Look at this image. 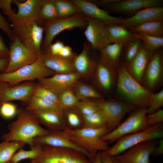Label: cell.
I'll list each match as a JSON object with an SVG mask.
<instances>
[{
    "mask_svg": "<svg viewBox=\"0 0 163 163\" xmlns=\"http://www.w3.org/2000/svg\"><path fill=\"white\" fill-rule=\"evenodd\" d=\"M39 15L40 19L44 24L59 18L54 0H43Z\"/></svg>",
    "mask_w": 163,
    "mask_h": 163,
    "instance_id": "35",
    "label": "cell"
},
{
    "mask_svg": "<svg viewBox=\"0 0 163 163\" xmlns=\"http://www.w3.org/2000/svg\"><path fill=\"white\" fill-rule=\"evenodd\" d=\"M59 107L63 110L75 106L79 101L72 88L67 90L58 96Z\"/></svg>",
    "mask_w": 163,
    "mask_h": 163,
    "instance_id": "40",
    "label": "cell"
},
{
    "mask_svg": "<svg viewBox=\"0 0 163 163\" xmlns=\"http://www.w3.org/2000/svg\"><path fill=\"white\" fill-rule=\"evenodd\" d=\"M59 18L72 16L82 13L71 0H54Z\"/></svg>",
    "mask_w": 163,
    "mask_h": 163,
    "instance_id": "34",
    "label": "cell"
},
{
    "mask_svg": "<svg viewBox=\"0 0 163 163\" xmlns=\"http://www.w3.org/2000/svg\"><path fill=\"white\" fill-rule=\"evenodd\" d=\"M163 21V7H154L142 9L132 16L124 18L121 25L129 28L144 23Z\"/></svg>",
    "mask_w": 163,
    "mask_h": 163,
    "instance_id": "25",
    "label": "cell"
},
{
    "mask_svg": "<svg viewBox=\"0 0 163 163\" xmlns=\"http://www.w3.org/2000/svg\"><path fill=\"white\" fill-rule=\"evenodd\" d=\"M12 1V0H0V10H2L8 19L11 17L16 13L11 7Z\"/></svg>",
    "mask_w": 163,
    "mask_h": 163,
    "instance_id": "47",
    "label": "cell"
},
{
    "mask_svg": "<svg viewBox=\"0 0 163 163\" xmlns=\"http://www.w3.org/2000/svg\"><path fill=\"white\" fill-rule=\"evenodd\" d=\"M43 0H27L24 2L13 0L12 3L18 8L17 12L8 21L11 24L36 22L43 27L44 23L39 17V11Z\"/></svg>",
    "mask_w": 163,
    "mask_h": 163,
    "instance_id": "13",
    "label": "cell"
},
{
    "mask_svg": "<svg viewBox=\"0 0 163 163\" xmlns=\"http://www.w3.org/2000/svg\"><path fill=\"white\" fill-rule=\"evenodd\" d=\"M77 55L72 51V48L68 46H65L58 56L68 58H74Z\"/></svg>",
    "mask_w": 163,
    "mask_h": 163,
    "instance_id": "49",
    "label": "cell"
},
{
    "mask_svg": "<svg viewBox=\"0 0 163 163\" xmlns=\"http://www.w3.org/2000/svg\"><path fill=\"white\" fill-rule=\"evenodd\" d=\"M88 23L86 16L82 13L65 18H58L45 22L43 26L45 37L42 43L43 50L51 44L56 36L65 30L78 27L82 30L85 29Z\"/></svg>",
    "mask_w": 163,
    "mask_h": 163,
    "instance_id": "8",
    "label": "cell"
},
{
    "mask_svg": "<svg viewBox=\"0 0 163 163\" xmlns=\"http://www.w3.org/2000/svg\"><path fill=\"white\" fill-rule=\"evenodd\" d=\"M160 49L152 53L142 83L153 93L161 88L163 84V55Z\"/></svg>",
    "mask_w": 163,
    "mask_h": 163,
    "instance_id": "11",
    "label": "cell"
},
{
    "mask_svg": "<svg viewBox=\"0 0 163 163\" xmlns=\"http://www.w3.org/2000/svg\"><path fill=\"white\" fill-rule=\"evenodd\" d=\"M17 118L8 125L9 132L4 134L1 139L5 141H22L30 147L34 145L32 142L34 137L43 135L48 133V129L40 125L32 111L25 107L18 109Z\"/></svg>",
    "mask_w": 163,
    "mask_h": 163,
    "instance_id": "1",
    "label": "cell"
},
{
    "mask_svg": "<svg viewBox=\"0 0 163 163\" xmlns=\"http://www.w3.org/2000/svg\"><path fill=\"white\" fill-rule=\"evenodd\" d=\"M135 33L151 53L163 46V37H154L141 32Z\"/></svg>",
    "mask_w": 163,
    "mask_h": 163,
    "instance_id": "38",
    "label": "cell"
},
{
    "mask_svg": "<svg viewBox=\"0 0 163 163\" xmlns=\"http://www.w3.org/2000/svg\"><path fill=\"white\" fill-rule=\"evenodd\" d=\"M26 144L22 141H6L0 143V163L10 161L18 150L22 148Z\"/></svg>",
    "mask_w": 163,
    "mask_h": 163,
    "instance_id": "32",
    "label": "cell"
},
{
    "mask_svg": "<svg viewBox=\"0 0 163 163\" xmlns=\"http://www.w3.org/2000/svg\"><path fill=\"white\" fill-rule=\"evenodd\" d=\"M163 106V90L152 94L148 107L146 108V115L152 113L161 108Z\"/></svg>",
    "mask_w": 163,
    "mask_h": 163,
    "instance_id": "43",
    "label": "cell"
},
{
    "mask_svg": "<svg viewBox=\"0 0 163 163\" xmlns=\"http://www.w3.org/2000/svg\"><path fill=\"white\" fill-rule=\"evenodd\" d=\"M151 54L143 43L136 56L129 62L124 65L129 74L141 84Z\"/></svg>",
    "mask_w": 163,
    "mask_h": 163,
    "instance_id": "24",
    "label": "cell"
},
{
    "mask_svg": "<svg viewBox=\"0 0 163 163\" xmlns=\"http://www.w3.org/2000/svg\"><path fill=\"white\" fill-rule=\"evenodd\" d=\"M146 120L149 127L162 123L163 121V109L160 108L152 113L146 115Z\"/></svg>",
    "mask_w": 163,
    "mask_h": 163,
    "instance_id": "45",
    "label": "cell"
},
{
    "mask_svg": "<svg viewBox=\"0 0 163 163\" xmlns=\"http://www.w3.org/2000/svg\"><path fill=\"white\" fill-rule=\"evenodd\" d=\"M0 29L5 33L11 41L13 40L14 35L8 21H7L0 13Z\"/></svg>",
    "mask_w": 163,
    "mask_h": 163,
    "instance_id": "46",
    "label": "cell"
},
{
    "mask_svg": "<svg viewBox=\"0 0 163 163\" xmlns=\"http://www.w3.org/2000/svg\"><path fill=\"white\" fill-rule=\"evenodd\" d=\"M76 73L55 74L46 78L37 79L38 83L52 91L58 96L63 92L72 88L81 79Z\"/></svg>",
    "mask_w": 163,
    "mask_h": 163,
    "instance_id": "20",
    "label": "cell"
},
{
    "mask_svg": "<svg viewBox=\"0 0 163 163\" xmlns=\"http://www.w3.org/2000/svg\"><path fill=\"white\" fill-rule=\"evenodd\" d=\"M82 116L83 127L99 129L107 127L104 119L99 111Z\"/></svg>",
    "mask_w": 163,
    "mask_h": 163,
    "instance_id": "39",
    "label": "cell"
},
{
    "mask_svg": "<svg viewBox=\"0 0 163 163\" xmlns=\"http://www.w3.org/2000/svg\"><path fill=\"white\" fill-rule=\"evenodd\" d=\"M9 55V50L5 44L0 33V59H8Z\"/></svg>",
    "mask_w": 163,
    "mask_h": 163,
    "instance_id": "50",
    "label": "cell"
},
{
    "mask_svg": "<svg viewBox=\"0 0 163 163\" xmlns=\"http://www.w3.org/2000/svg\"><path fill=\"white\" fill-rule=\"evenodd\" d=\"M48 129L49 132L46 134L33 138L32 142L34 145H47L73 149L83 154L91 162L93 161L87 151L72 141L64 134L63 131Z\"/></svg>",
    "mask_w": 163,
    "mask_h": 163,
    "instance_id": "14",
    "label": "cell"
},
{
    "mask_svg": "<svg viewBox=\"0 0 163 163\" xmlns=\"http://www.w3.org/2000/svg\"><path fill=\"white\" fill-rule=\"evenodd\" d=\"M117 78V71L110 70L98 62L91 79L99 92L108 95L115 88Z\"/></svg>",
    "mask_w": 163,
    "mask_h": 163,
    "instance_id": "21",
    "label": "cell"
},
{
    "mask_svg": "<svg viewBox=\"0 0 163 163\" xmlns=\"http://www.w3.org/2000/svg\"><path fill=\"white\" fill-rule=\"evenodd\" d=\"M163 153V139H161L158 145L156 147L152 154L154 157H157Z\"/></svg>",
    "mask_w": 163,
    "mask_h": 163,
    "instance_id": "51",
    "label": "cell"
},
{
    "mask_svg": "<svg viewBox=\"0 0 163 163\" xmlns=\"http://www.w3.org/2000/svg\"><path fill=\"white\" fill-rule=\"evenodd\" d=\"M14 35L32 52L40 55L41 53L44 28L36 22L11 24Z\"/></svg>",
    "mask_w": 163,
    "mask_h": 163,
    "instance_id": "10",
    "label": "cell"
},
{
    "mask_svg": "<svg viewBox=\"0 0 163 163\" xmlns=\"http://www.w3.org/2000/svg\"><path fill=\"white\" fill-rule=\"evenodd\" d=\"M37 82L32 81L11 86L0 81V107L3 104L13 100H19L23 104L29 99Z\"/></svg>",
    "mask_w": 163,
    "mask_h": 163,
    "instance_id": "16",
    "label": "cell"
},
{
    "mask_svg": "<svg viewBox=\"0 0 163 163\" xmlns=\"http://www.w3.org/2000/svg\"><path fill=\"white\" fill-rule=\"evenodd\" d=\"M73 91L79 100L88 98L102 99L104 97L94 86L78 81L72 88Z\"/></svg>",
    "mask_w": 163,
    "mask_h": 163,
    "instance_id": "29",
    "label": "cell"
},
{
    "mask_svg": "<svg viewBox=\"0 0 163 163\" xmlns=\"http://www.w3.org/2000/svg\"><path fill=\"white\" fill-rule=\"evenodd\" d=\"M55 73L47 67L40 56L34 62L23 66L13 72L0 73V81L7 82L11 86L27 81L51 76Z\"/></svg>",
    "mask_w": 163,
    "mask_h": 163,
    "instance_id": "6",
    "label": "cell"
},
{
    "mask_svg": "<svg viewBox=\"0 0 163 163\" xmlns=\"http://www.w3.org/2000/svg\"><path fill=\"white\" fill-rule=\"evenodd\" d=\"M142 43L139 38L136 37L124 45L123 62L122 63L125 65L131 61L139 51Z\"/></svg>",
    "mask_w": 163,
    "mask_h": 163,
    "instance_id": "37",
    "label": "cell"
},
{
    "mask_svg": "<svg viewBox=\"0 0 163 163\" xmlns=\"http://www.w3.org/2000/svg\"><path fill=\"white\" fill-rule=\"evenodd\" d=\"M163 5L162 0H118L101 7L108 13L130 15L144 8Z\"/></svg>",
    "mask_w": 163,
    "mask_h": 163,
    "instance_id": "15",
    "label": "cell"
},
{
    "mask_svg": "<svg viewBox=\"0 0 163 163\" xmlns=\"http://www.w3.org/2000/svg\"><path fill=\"white\" fill-rule=\"evenodd\" d=\"M8 65L4 73L13 72L37 61L40 55L30 51L16 37L11 41L9 47Z\"/></svg>",
    "mask_w": 163,
    "mask_h": 163,
    "instance_id": "12",
    "label": "cell"
},
{
    "mask_svg": "<svg viewBox=\"0 0 163 163\" xmlns=\"http://www.w3.org/2000/svg\"><path fill=\"white\" fill-rule=\"evenodd\" d=\"M107 27L110 43H119L124 45L137 37L135 32L121 24H111L107 25Z\"/></svg>",
    "mask_w": 163,
    "mask_h": 163,
    "instance_id": "28",
    "label": "cell"
},
{
    "mask_svg": "<svg viewBox=\"0 0 163 163\" xmlns=\"http://www.w3.org/2000/svg\"><path fill=\"white\" fill-rule=\"evenodd\" d=\"M124 45L110 43L99 51L98 62L108 69L117 71L120 64V58Z\"/></svg>",
    "mask_w": 163,
    "mask_h": 163,
    "instance_id": "27",
    "label": "cell"
},
{
    "mask_svg": "<svg viewBox=\"0 0 163 163\" xmlns=\"http://www.w3.org/2000/svg\"><path fill=\"white\" fill-rule=\"evenodd\" d=\"M86 17L88 23L85 35L92 48L99 51L110 43L107 25L100 20Z\"/></svg>",
    "mask_w": 163,
    "mask_h": 163,
    "instance_id": "18",
    "label": "cell"
},
{
    "mask_svg": "<svg viewBox=\"0 0 163 163\" xmlns=\"http://www.w3.org/2000/svg\"><path fill=\"white\" fill-rule=\"evenodd\" d=\"M6 163H11V162L10 161H8Z\"/></svg>",
    "mask_w": 163,
    "mask_h": 163,
    "instance_id": "57",
    "label": "cell"
},
{
    "mask_svg": "<svg viewBox=\"0 0 163 163\" xmlns=\"http://www.w3.org/2000/svg\"><path fill=\"white\" fill-rule=\"evenodd\" d=\"M65 46L63 42L58 40L54 43L52 44L47 49L43 50V51H47L52 55H58Z\"/></svg>",
    "mask_w": 163,
    "mask_h": 163,
    "instance_id": "48",
    "label": "cell"
},
{
    "mask_svg": "<svg viewBox=\"0 0 163 163\" xmlns=\"http://www.w3.org/2000/svg\"><path fill=\"white\" fill-rule=\"evenodd\" d=\"M32 95L51 101L59 107L58 96L49 89L40 85L38 83L33 90Z\"/></svg>",
    "mask_w": 163,
    "mask_h": 163,
    "instance_id": "41",
    "label": "cell"
},
{
    "mask_svg": "<svg viewBox=\"0 0 163 163\" xmlns=\"http://www.w3.org/2000/svg\"><path fill=\"white\" fill-rule=\"evenodd\" d=\"M40 57L44 64L55 74L75 72L73 66L74 58H64L52 55L45 51H41Z\"/></svg>",
    "mask_w": 163,
    "mask_h": 163,
    "instance_id": "26",
    "label": "cell"
},
{
    "mask_svg": "<svg viewBox=\"0 0 163 163\" xmlns=\"http://www.w3.org/2000/svg\"><path fill=\"white\" fill-rule=\"evenodd\" d=\"M163 136V125L161 123L144 130L121 137L106 152L111 156H114L142 142L161 139Z\"/></svg>",
    "mask_w": 163,
    "mask_h": 163,
    "instance_id": "5",
    "label": "cell"
},
{
    "mask_svg": "<svg viewBox=\"0 0 163 163\" xmlns=\"http://www.w3.org/2000/svg\"><path fill=\"white\" fill-rule=\"evenodd\" d=\"M2 73V72L0 71V73Z\"/></svg>",
    "mask_w": 163,
    "mask_h": 163,
    "instance_id": "58",
    "label": "cell"
},
{
    "mask_svg": "<svg viewBox=\"0 0 163 163\" xmlns=\"http://www.w3.org/2000/svg\"><path fill=\"white\" fill-rule=\"evenodd\" d=\"M112 158L115 163H120L115 159L114 156H112Z\"/></svg>",
    "mask_w": 163,
    "mask_h": 163,
    "instance_id": "55",
    "label": "cell"
},
{
    "mask_svg": "<svg viewBox=\"0 0 163 163\" xmlns=\"http://www.w3.org/2000/svg\"><path fill=\"white\" fill-rule=\"evenodd\" d=\"M63 115L67 129L75 130L84 127L82 115L76 106L63 110Z\"/></svg>",
    "mask_w": 163,
    "mask_h": 163,
    "instance_id": "30",
    "label": "cell"
},
{
    "mask_svg": "<svg viewBox=\"0 0 163 163\" xmlns=\"http://www.w3.org/2000/svg\"><path fill=\"white\" fill-rule=\"evenodd\" d=\"M31 163H35L33 160H31ZM11 163H13V162H11Z\"/></svg>",
    "mask_w": 163,
    "mask_h": 163,
    "instance_id": "56",
    "label": "cell"
},
{
    "mask_svg": "<svg viewBox=\"0 0 163 163\" xmlns=\"http://www.w3.org/2000/svg\"><path fill=\"white\" fill-rule=\"evenodd\" d=\"M75 106L82 116L88 115L98 111L97 104L94 99L79 100Z\"/></svg>",
    "mask_w": 163,
    "mask_h": 163,
    "instance_id": "42",
    "label": "cell"
},
{
    "mask_svg": "<svg viewBox=\"0 0 163 163\" xmlns=\"http://www.w3.org/2000/svg\"><path fill=\"white\" fill-rule=\"evenodd\" d=\"M146 108L138 107L133 110L123 123L114 130L103 136L102 140L110 144L123 136L148 128L146 120Z\"/></svg>",
    "mask_w": 163,
    "mask_h": 163,
    "instance_id": "7",
    "label": "cell"
},
{
    "mask_svg": "<svg viewBox=\"0 0 163 163\" xmlns=\"http://www.w3.org/2000/svg\"><path fill=\"white\" fill-rule=\"evenodd\" d=\"M23 104L27 109L31 111L55 109L60 108L57 104L51 101L33 95Z\"/></svg>",
    "mask_w": 163,
    "mask_h": 163,
    "instance_id": "33",
    "label": "cell"
},
{
    "mask_svg": "<svg viewBox=\"0 0 163 163\" xmlns=\"http://www.w3.org/2000/svg\"><path fill=\"white\" fill-rule=\"evenodd\" d=\"M40 155L33 160L35 163H91L83 154L73 149L42 145Z\"/></svg>",
    "mask_w": 163,
    "mask_h": 163,
    "instance_id": "9",
    "label": "cell"
},
{
    "mask_svg": "<svg viewBox=\"0 0 163 163\" xmlns=\"http://www.w3.org/2000/svg\"><path fill=\"white\" fill-rule=\"evenodd\" d=\"M101 152L100 151L97 153L94 160L91 163H102L101 160Z\"/></svg>",
    "mask_w": 163,
    "mask_h": 163,
    "instance_id": "54",
    "label": "cell"
},
{
    "mask_svg": "<svg viewBox=\"0 0 163 163\" xmlns=\"http://www.w3.org/2000/svg\"><path fill=\"white\" fill-rule=\"evenodd\" d=\"M8 59H0V71L2 73L5 71L8 65Z\"/></svg>",
    "mask_w": 163,
    "mask_h": 163,
    "instance_id": "53",
    "label": "cell"
},
{
    "mask_svg": "<svg viewBox=\"0 0 163 163\" xmlns=\"http://www.w3.org/2000/svg\"><path fill=\"white\" fill-rule=\"evenodd\" d=\"M155 140L143 142L114 156L120 163H149V158L156 147Z\"/></svg>",
    "mask_w": 163,
    "mask_h": 163,
    "instance_id": "17",
    "label": "cell"
},
{
    "mask_svg": "<svg viewBox=\"0 0 163 163\" xmlns=\"http://www.w3.org/2000/svg\"><path fill=\"white\" fill-rule=\"evenodd\" d=\"M94 99L97 104L98 111L104 117L107 126L110 132L119 125L126 114L138 107L127 102L114 99Z\"/></svg>",
    "mask_w": 163,
    "mask_h": 163,
    "instance_id": "4",
    "label": "cell"
},
{
    "mask_svg": "<svg viewBox=\"0 0 163 163\" xmlns=\"http://www.w3.org/2000/svg\"><path fill=\"white\" fill-rule=\"evenodd\" d=\"M63 131L72 141L87 151L93 160L98 152H106L110 148L109 143L102 139L103 136L110 132L107 127L99 129L83 127L75 130L66 129Z\"/></svg>",
    "mask_w": 163,
    "mask_h": 163,
    "instance_id": "3",
    "label": "cell"
},
{
    "mask_svg": "<svg viewBox=\"0 0 163 163\" xmlns=\"http://www.w3.org/2000/svg\"><path fill=\"white\" fill-rule=\"evenodd\" d=\"M32 111L40 124L46 126L48 129L63 131L67 129L63 118V110L61 108Z\"/></svg>",
    "mask_w": 163,
    "mask_h": 163,
    "instance_id": "23",
    "label": "cell"
},
{
    "mask_svg": "<svg viewBox=\"0 0 163 163\" xmlns=\"http://www.w3.org/2000/svg\"><path fill=\"white\" fill-rule=\"evenodd\" d=\"M128 29L134 32H141L151 36L163 37V21L148 22Z\"/></svg>",
    "mask_w": 163,
    "mask_h": 163,
    "instance_id": "31",
    "label": "cell"
},
{
    "mask_svg": "<svg viewBox=\"0 0 163 163\" xmlns=\"http://www.w3.org/2000/svg\"><path fill=\"white\" fill-rule=\"evenodd\" d=\"M101 160L102 163H115L112 156L104 152H101Z\"/></svg>",
    "mask_w": 163,
    "mask_h": 163,
    "instance_id": "52",
    "label": "cell"
},
{
    "mask_svg": "<svg viewBox=\"0 0 163 163\" xmlns=\"http://www.w3.org/2000/svg\"><path fill=\"white\" fill-rule=\"evenodd\" d=\"M71 1L86 16L101 20L107 25L111 24H121L124 19L111 16L107 11L100 8L89 0Z\"/></svg>",
    "mask_w": 163,
    "mask_h": 163,
    "instance_id": "22",
    "label": "cell"
},
{
    "mask_svg": "<svg viewBox=\"0 0 163 163\" xmlns=\"http://www.w3.org/2000/svg\"><path fill=\"white\" fill-rule=\"evenodd\" d=\"M117 76L114 99L127 102L137 107L147 108L153 92L132 77L122 63L117 70Z\"/></svg>",
    "mask_w": 163,
    "mask_h": 163,
    "instance_id": "2",
    "label": "cell"
},
{
    "mask_svg": "<svg viewBox=\"0 0 163 163\" xmlns=\"http://www.w3.org/2000/svg\"><path fill=\"white\" fill-rule=\"evenodd\" d=\"M94 50L89 43L85 42L82 50L74 59L75 72L80 76L81 78L88 79L92 78L98 63V60L92 56Z\"/></svg>",
    "mask_w": 163,
    "mask_h": 163,
    "instance_id": "19",
    "label": "cell"
},
{
    "mask_svg": "<svg viewBox=\"0 0 163 163\" xmlns=\"http://www.w3.org/2000/svg\"><path fill=\"white\" fill-rule=\"evenodd\" d=\"M18 109L16 105L9 102H6L0 107V115L4 118L10 119L16 115Z\"/></svg>",
    "mask_w": 163,
    "mask_h": 163,
    "instance_id": "44",
    "label": "cell"
},
{
    "mask_svg": "<svg viewBox=\"0 0 163 163\" xmlns=\"http://www.w3.org/2000/svg\"><path fill=\"white\" fill-rule=\"evenodd\" d=\"M30 150L28 151L22 148L19 149L18 152L14 155L10 161L13 163H18L20 161L26 158L34 159L39 156L41 153V145H34L30 147Z\"/></svg>",
    "mask_w": 163,
    "mask_h": 163,
    "instance_id": "36",
    "label": "cell"
}]
</instances>
